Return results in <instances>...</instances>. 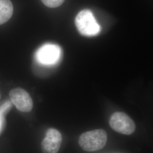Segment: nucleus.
<instances>
[{"instance_id": "obj_6", "label": "nucleus", "mask_w": 153, "mask_h": 153, "mask_svg": "<svg viewBox=\"0 0 153 153\" xmlns=\"http://www.w3.org/2000/svg\"><path fill=\"white\" fill-rule=\"evenodd\" d=\"M62 141V137L60 131L53 128L48 129L41 143L43 153H58Z\"/></svg>"}, {"instance_id": "obj_4", "label": "nucleus", "mask_w": 153, "mask_h": 153, "mask_svg": "<svg viewBox=\"0 0 153 153\" xmlns=\"http://www.w3.org/2000/svg\"><path fill=\"white\" fill-rule=\"evenodd\" d=\"M11 103L19 111L29 112L33 108V99L29 94L22 88L12 89L9 93Z\"/></svg>"}, {"instance_id": "obj_7", "label": "nucleus", "mask_w": 153, "mask_h": 153, "mask_svg": "<svg viewBox=\"0 0 153 153\" xmlns=\"http://www.w3.org/2000/svg\"><path fill=\"white\" fill-rule=\"evenodd\" d=\"M13 13V6L10 0H0V25L7 22Z\"/></svg>"}, {"instance_id": "obj_2", "label": "nucleus", "mask_w": 153, "mask_h": 153, "mask_svg": "<svg viewBox=\"0 0 153 153\" xmlns=\"http://www.w3.org/2000/svg\"><path fill=\"white\" fill-rule=\"evenodd\" d=\"M75 23L78 30L83 35L93 36L98 35L100 31V26L89 10L80 11L76 16Z\"/></svg>"}, {"instance_id": "obj_3", "label": "nucleus", "mask_w": 153, "mask_h": 153, "mask_svg": "<svg viewBox=\"0 0 153 153\" xmlns=\"http://www.w3.org/2000/svg\"><path fill=\"white\" fill-rule=\"evenodd\" d=\"M109 125L115 131L126 135H130L136 130L134 121L125 113L116 112L109 119Z\"/></svg>"}, {"instance_id": "obj_1", "label": "nucleus", "mask_w": 153, "mask_h": 153, "mask_svg": "<svg viewBox=\"0 0 153 153\" xmlns=\"http://www.w3.org/2000/svg\"><path fill=\"white\" fill-rule=\"evenodd\" d=\"M107 135L103 129L86 131L80 136L78 143L86 152L98 151L104 148L107 143Z\"/></svg>"}, {"instance_id": "obj_9", "label": "nucleus", "mask_w": 153, "mask_h": 153, "mask_svg": "<svg viewBox=\"0 0 153 153\" xmlns=\"http://www.w3.org/2000/svg\"><path fill=\"white\" fill-rule=\"evenodd\" d=\"M0 98H1V95H0Z\"/></svg>"}, {"instance_id": "obj_8", "label": "nucleus", "mask_w": 153, "mask_h": 153, "mask_svg": "<svg viewBox=\"0 0 153 153\" xmlns=\"http://www.w3.org/2000/svg\"><path fill=\"white\" fill-rule=\"evenodd\" d=\"M44 5L48 7L55 8L60 6L65 0H41Z\"/></svg>"}, {"instance_id": "obj_5", "label": "nucleus", "mask_w": 153, "mask_h": 153, "mask_svg": "<svg viewBox=\"0 0 153 153\" xmlns=\"http://www.w3.org/2000/svg\"><path fill=\"white\" fill-rule=\"evenodd\" d=\"M60 56V48L55 44H45L36 53L37 60L44 65L55 64L59 60Z\"/></svg>"}]
</instances>
